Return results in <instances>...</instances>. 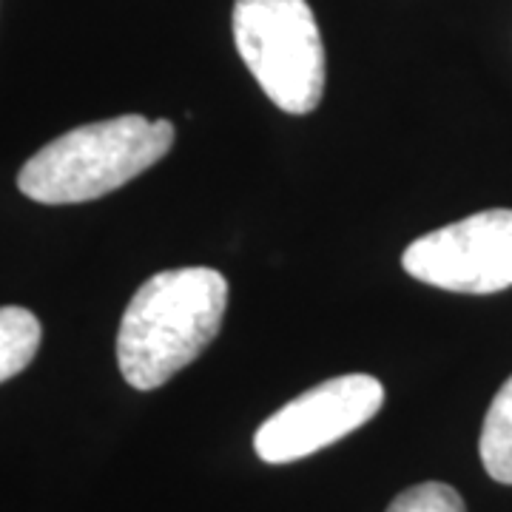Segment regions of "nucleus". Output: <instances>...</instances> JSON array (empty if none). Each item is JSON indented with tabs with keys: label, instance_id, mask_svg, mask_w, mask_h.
<instances>
[{
	"label": "nucleus",
	"instance_id": "7",
	"mask_svg": "<svg viewBox=\"0 0 512 512\" xmlns=\"http://www.w3.org/2000/svg\"><path fill=\"white\" fill-rule=\"evenodd\" d=\"M40 336L43 330L35 313L18 305L0 308V384L32 365L40 348Z\"/></svg>",
	"mask_w": 512,
	"mask_h": 512
},
{
	"label": "nucleus",
	"instance_id": "1",
	"mask_svg": "<svg viewBox=\"0 0 512 512\" xmlns=\"http://www.w3.org/2000/svg\"><path fill=\"white\" fill-rule=\"evenodd\" d=\"M228 308V279L214 268H174L146 279L117 330V365L131 387L157 390L208 348Z\"/></svg>",
	"mask_w": 512,
	"mask_h": 512
},
{
	"label": "nucleus",
	"instance_id": "3",
	"mask_svg": "<svg viewBox=\"0 0 512 512\" xmlns=\"http://www.w3.org/2000/svg\"><path fill=\"white\" fill-rule=\"evenodd\" d=\"M234 43L279 109L308 114L322 103L325 46L308 0H237Z\"/></svg>",
	"mask_w": 512,
	"mask_h": 512
},
{
	"label": "nucleus",
	"instance_id": "8",
	"mask_svg": "<svg viewBox=\"0 0 512 512\" xmlns=\"http://www.w3.org/2000/svg\"><path fill=\"white\" fill-rule=\"evenodd\" d=\"M387 512H467V507L464 498L450 484L424 481L396 495Z\"/></svg>",
	"mask_w": 512,
	"mask_h": 512
},
{
	"label": "nucleus",
	"instance_id": "6",
	"mask_svg": "<svg viewBox=\"0 0 512 512\" xmlns=\"http://www.w3.org/2000/svg\"><path fill=\"white\" fill-rule=\"evenodd\" d=\"M478 453L487 476L498 484H512V376L495 393L484 416Z\"/></svg>",
	"mask_w": 512,
	"mask_h": 512
},
{
	"label": "nucleus",
	"instance_id": "5",
	"mask_svg": "<svg viewBox=\"0 0 512 512\" xmlns=\"http://www.w3.org/2000/svg\"><path fill=\"white\" fill-rule=\"evenodd\" d=\"M382 404V382L367 373L328 379L276 410L256 430V456L265 464H291L313 456L367 424Z\"/></svg>",
	"mask_w": 512,
	"mask_h": 512
},
{
	"label": "nucleus",
	"instance_id": "2",
	"mask_svg": "<svg viewBox=\"0 0 512 512\" xmlns=\"http://www.w3.org/2000/svg\"><path fill=\"white\" fill-rule=\"evenodd\" d=\"M174 143L168 120L123 114L77 126L46 143L20 168L18 188L43 205L100 200L160 163Z\"/></svg>",
	"mask_w": 512,
	"mask_h": 512
},
{
	"label": "nucleus",
	"instance_id": "4",
	"mask_svg": "<svg viewBox=\"0 0 512 512\" xmlns=\"http://www.w3.org/2000/svg\"><path fill=\"white\" fill-rule=\"evenodd\" d=\"M402 265L413 279L441 291H507L512 288V211H478L413 239Z\"/></svg>",
	"mask_w": 512,
	"mask_h": 512
}]
</instances>
